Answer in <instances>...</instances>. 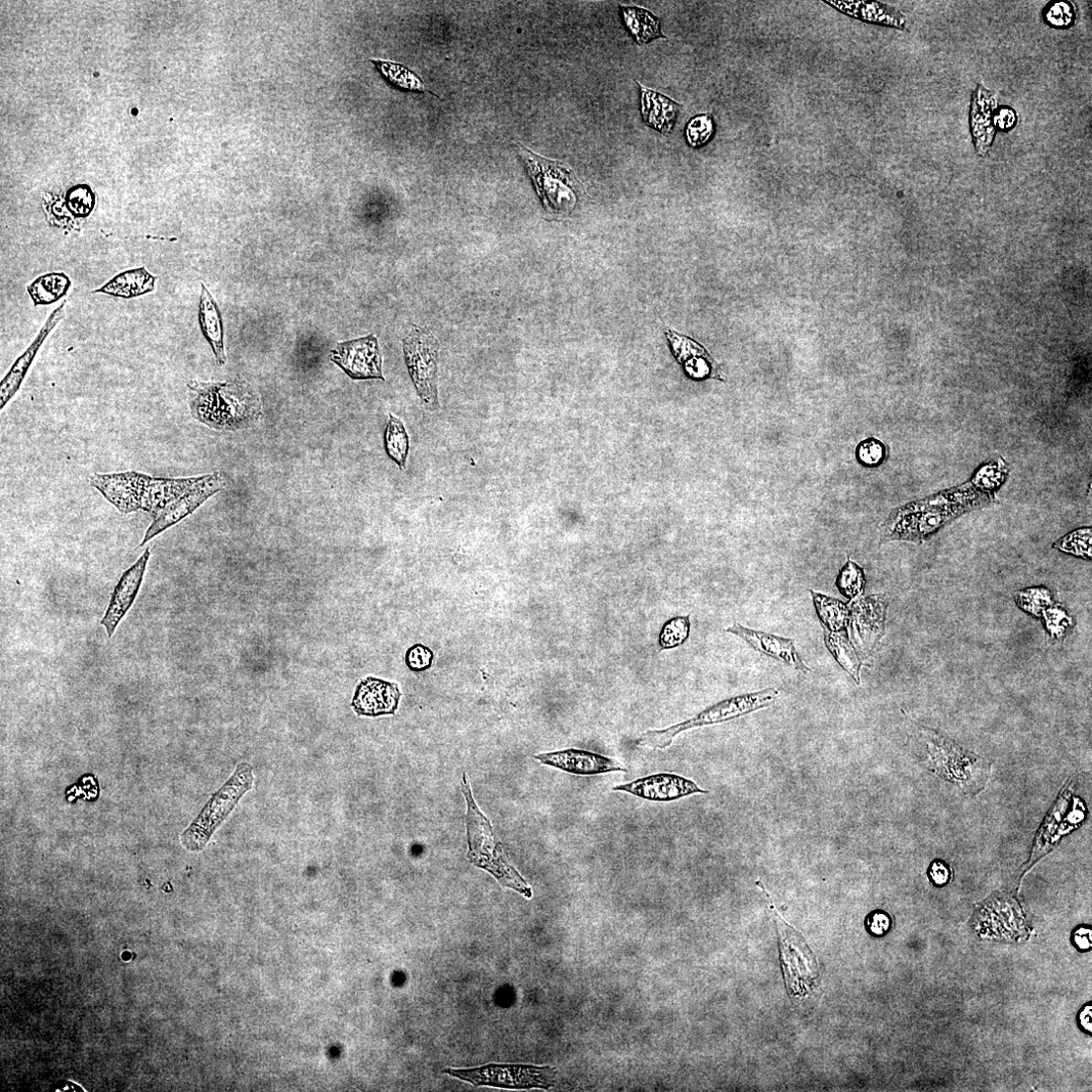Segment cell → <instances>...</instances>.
<instances>
[{"mask_svg": "<svg viewBox=\"0 0 1092 1092\" xmlns=\"http://www.w3.org/2000/svg\"><path fill=\"white\" fill-rule=\"evenodd\" d=\"M1010 468L997 458L979 465L968 482L904 505L905 523L917 542H925L960 516L990 505Z\"/></svg>", "mask_w": 1092, "mask_h": 1092, "instance_id": "cell-1", "label": "cell"}, {"mask_svg": "<svg viewBox=\"0 0 1092 1092\" xmlns=\"http://www.w3.org/2000/svg\"><path fill=\"white\" fill-rule=\"evenodd\" d=\"M209 476L169 478L126 471L95 473L90 482L121 513L143 510L156 518L170 504L205 483Z\"/></svg>", "mask_w": 1092, "mask_h": 1092, "instance_id": "cell-2", "label": "cell"}, {"mask_svg": "<svg viewBox=\"0 0 1092 1092\" xmlns=\"http://www.w3.org/2000/svg\"><path fill=\"white\" fill-rule=\"evenodd\" d=\"M188 386L193 417L210 428L237 431L250 427L262 415L259 396L243 380H192Z\"/></svg>", "mask_w": 1092, "mask_h": 1092, "instance_id": "cell-3", "label": "cell"}, {"mask_svg": "<svg viewBox=\"0 0 1092 1092\" xmlns=\"http://www.w3.org/2000/svg\"><path fill=\"white\" fill-rule=\"evenodd\" d=\"M462 791L467 805L466 836L469 862L475 867L488 871L502 886L532 898L534 896L532 887L507 861L494 835L490 820L476 805L465 772L462 774Z\"/></svg>", "mask_w": 1092, "mask_h": 1092, "instance_id": "cell-4", "label": "cell"}, {"mask_svg": "<svg viewBox=\"0 0 1092 1092\" xmlns=\"http://www.w3.org/2000/svg\"><path fill=\"white\" fill-rule=\"evenodd\" d=\"M780 691L767 688L762 691L742 694L725 699L710 707L694 717L678 724L658 730H648L640 735L637 744L652 750H665L672 746L676 735L686 730L733 720L752 713L768 709L777 703Z\"/></svg>", "mask_w": 1092, "mask_h": 1092, "instance_id": "cell-5", "label": "cell"}, {"mask_svg": "<svg viewBox=\"0 0 1092 1092\" xmlns=\"http://www.w3.org/2000/svg\"><path fill=\"white\" fill-rule=\"evenodd\" d=\"M253 767L249 763H240L230 779L210 798L181 835L182 846L189 852H202L243 797L253 789Z\"/></svg>", "mask_w": 1092, "mask_h": 1092, "instance_id": "cell-6", "label": "cell"}, {"mask_svg": "<svg viewBox=\"0 0 1092 1092\" xmlns=\"http://www.w3.org/2000/svg\"><path fill=\"white\" fill-rule=\"evenodd\" d=\"M537 193L549 215L569 214L578 203L579 182L573 170L560 161L546 159L518 145Z\"/></svg>", "mask_w": 1092, "mask_h": 1092, "instance_id": "cell-7", "label": "cell"}, {"mask_svg": "<svg viewBox=\"0 0 1092 1092\" xmlns=\"http://www.w3.org/2000/svg\"><path fill=\"white\" fill-rule=\"evenodd\" d=\"M929 767L966 793H978L988 777L986 762L966 752L935 732L924 731Z\"/></svg>", "mask_w": 1092, "mask_h": 1092, "instance_id": "cell-8", "label": "cell"}, {"mask_svg": "<svg viewBox=\"0 0 1092 1092\" xmlns=\"http://www.w3.org/2000/svg\"><path fill=\"white\" fill-rule=\"evenodd\" d=\"M406 365L425 407L440 409L437 390L440 343L427 328L415 327L404 339Z\"/></svg>", "mask_w": 1092, "mask_h": 1092, "instance_id": "cell-9", "label": "cell"}, {"mask_svg": "<svg viewBox=\"0 0 1092 1092\" xmlns=\"http://www.w3.org/2000/svg\"><path fill=\"white\" fill-rule=\"evenodd\" d=\"M445 1074L466 1081L475 1087L491 1086L505 1089H549L554 1086L556 1070L522 1064H489L470 1069H446Z\"/></svg>", "mask_w": 1092, "mask_h": 1092, "instance_id": "cell-10", "label": "cell"}, {"mask_svg": "<svg viewBox=\"0 0 1092 1092\" xmlns=\"http://www.w3.org/2000/svg\"><path fill=\"white\" fill-rule=\"evenodd\" d=\"M331 360L353 379L384 380L380 349L374 334L338 343Z\"/></svg>", "mask_w": 1092, "mask_h": 1092, "instance_id": "cell-11", "label": "cell"}, {"mask_svg": "<svg viewBox=\"0 0 1092 1092\" xmlns=\"http://www.w3.org/2000/svg\"><path fill=\"white\" fill-rule=\"evenodd\" d=\"M614 792L627 793L636 798L654 801L671 802L693 795H708V791L685 777L660 773L616 786Z\"/></svg>", "mask_w": 1092, "mask_h": 1092, "instance_id": "cell-12", "label": "cell"}, {"mask_svg": "<svg viewBox=\"0 0 1092 1092\" xmlns=\"http://www.w3.org/2000/svg\"><path fill=\"white\" fill-rule=\"evenodd\" d=\"M226 488V479L221 472L210 473L205 483L166 507L156 518L145 534L141 546L166 530L193 514L208 499Z\"/></svg>", "mask_w": 1092, "mask_h": 1092, "instance_id": "cell-13", "label": "cell"}, {"mask_svg": "<svg viewBox=\"0 0 1092 1092\" xmlns=\"http://www.w3.org/2000/svg\"><path fill=\"white\" fill-rule=\"evenodd\" d=\"M888 599L883 595L856 601L850 609L848 628L858 648L868 653L877 646L885 630Z\"/></svg>", "mask_w": 1092, "mask_h": 1092, "instance_id": "cell-14", "label": "cell"}, {"mask_svg": "<svg viewBox=\"0 0 1092 1092\" xmlns=\"http://www.w3.org/2000/svg\"><path fill=\"white\" fill-rule=\"evenodd\" d=\"M401 698L402 692L397 683L368 677L358 685L352 708L361 716L394 715Z\"/></svg>", "mask_w": 1092, "mask_h": 1092, "instance_id": "cell-15", "label": "cell"}, {"mask_svg": "<svg viewBox=\"0 0 1092 1092\" xmlns=\"http://www.w3.org/2000/svg\"><path fill=\"white\" fill-rule=\"evenodd\" d=\"M150 555V548H147L140 558L123 574L116 586L107 613L101 623L106 629L109 638L114 635L119 624L135 602L145 576Z\"/></svg>", "mask_w": 1092, "mask_h": 1092, "instance_id": "cell-16", "label": "cell"}, {"mask_svg": "<svg viewBox=\"0 0 1092 1092\" xmlns=\"http://www.w3.org/2000/svg\"><path fill=\"white\" fill-rule=\"evenodd\" d=\"M749 643L756 651L768 655V657L788 665L804 674L810 669L804 664L798 653L793 638H785L774 634L758 631L734 624L725 630Z\"/></svg>", "mask_w": 1092, "mask_h": 1092, "instance_id": "cell-17", "label": "cell"}, {"mask_svg": "<svg viewBox=\"0 0 1092 1092\" xmlns=\"http://www.w3.org/2000/svg\"><path fill=\"white\" fill-rule=\"evenodd\" d=\"M535 759L544 765L581 776L627 772V768L615 759L576 749L539 754Z\"/></svg>", "mask_w": 1092, "mask_h": 1092, "instance_id": "cell-18", "label": "cell"}, {"mask_svg": "<svg viewBox=\"0 0 1092 1092\" xmlns=\"http://www.w3.org/2000/svg\"><path fill=\"white\" fill-rule=\"evenodd\" d=\"M65 308L66 301L62 302L50 315L27 351L16 361L2 383H0V409L4 410L16 396L42 343L64 318Z\"/></svg>", "mask_w": 1092, "mask_h": 1092, "instance_id": "cell-19", "label": "cell"}, {"mask_svg": "<svg viewBox=\"0 0 1092 1092\" xmlns=\"http://www.w3.org/2000/svg\"><path fill=\"white\" fill-rule=\"evenodd\" d=\"M996 103L985 87L978 84L971 104L970 125L974 145L978 155L984 157L995 136Z\"/></svg>", "mask_w": 1092, "mask_h": 1092, "instance_id": "cell-20", "label": "cell"}, {"mask_svg": "<svg viewBox=\"0 0 1092 1092\" xmlns=\"http://www.w3.org/2000/svg\"><path fill=\"white\" fill-rule=\"evenodd\" d=\"M202 291L199 302V323L201 330L209 342L218 367L227 364L225 351V331L223 316L220 308L211 294L201 284Z\"/></svg>", "mask_w": 1092, "mask_h": 1092, "instance_id": "cell-21", "label": "cell"}, {"mask_svg": "<svg viewBox=\"0 0 1092 1092\" xmlns=\"http://www.w3.org/2000/svg\"><path fill=\"white\" fill-rule=\"evenodd\" d=\"M157 278L151 275L144 267L125 271L102 288L94 291V294H105L122 298L138 297L155 291Z\"/></svg>", "mask_w": 1092, "mask_h": 1092, "instance_id": "cell-22", "label": "cell"}, {"mask_svg": "<svg viewBox=\"0 0 1092 1092\" xmlns=\"http://www.w3.org/2000/svg\"><path fill=\"white\" fill-rule=\"evenodd\" d=\"M641 91V113L644 122L664 133H670L674 127L680 105L657 92L645 89L639 84Z\"/></svg>", "mask_w": 1092, "mask_h": 1092, "instance_id": "cell-23", "label": "cell"}, {"mask_svg": "<svg viewBox=\"0 0 1092 1092\" xmlns=\"http://www.w3.org/2000/svg\"><path fill=\"white\" fill-rule=\"evenodd\" d=\"M673 353L687 373L694 378H706L713 371L712 361L702 346L673 331L667 332Z\"/></svg>", "mask_w": 1092, "mask_h": 1092, "instance_id": "cell-24", "label": "cell"}, {"mask_svg": "<svg viewBox=\"0 0 1092 1092\" xmlns=\"http://www.w3.org/2000/svg\"><path fill=\"white\" fill-rule=\"evenodd\" d=\"M71 288V281L63 273H49L36 279L27 291L35 305H49L59 301Z\"/></svg>", "mask_w": 1092, "mask_h": 1092, "instance_id": "cell-25", "label": "cell"}, {"mask_svg": "<svg viewBox=\"0 0 1092 1092\" xmlns=\"http://www.w3.org/2000/svg\"><path fill=\"white\" fill-rule=\"evenodd\" d=\"M823 630L826 647L834 654V658L840 666L857 684H860L861 660L851 639H849L847 630L839 632Z\"/></svg>", "mask_w": 1092, "mask_h": 1092, "instance_id": "cell-26", "label": "cell"}, {"mask_svg": "<svg viewBox=\"0 0 1092 1092\" xmlns=\"http://www.w3.org/2000/svg\"><path fill=\"white\" fill-rule=\"evenodd\" d=\"M823 630L839 632L848 629L850 609L840 600L810 591Z\"/></svg>", "mask_w": 1092, "mask_h": 1092, "instance_id": "cell-27", "label": "cell"}, {"mask_svg": "<svg viewBox=\"0 0 1092 1092\" xmlns=\"http://www.w3.org/2000/svg\"><path fill=\"white\" fill-rule=\"evenodd\" d=\"M621 10L627 28L639 45L665 37L661 32L659 19L648 11L636 7H621Z\"/></svg>", "mask_w": 1092, "mask_h": 1092, "instance_id": "cell-28", "label": "cell"}, {"mask_svg": "<svg viewBox=\"0 0 1092 1092\" xmlns=\"http://www.w3.org/2000/svg\"><path fill=\"white\" fill-rule=\"evenodd\" d=\"M383 442L387 457L400 469H405L410 451L409 434L403 421L395 415L389 414L388 416Z\"/></svg>", "mask_w": 1092, "mask_h": 1092, "instance_id": "cell-29", "label": "cell"}, {"mask_svg": "<svg viewBox=\"0 0 1092 1092\" xmlns=\"http://www.w3.org/2000/svg\"><path fill=\"white\" fill-rule=\"evenodd\" d=\"M1053 548L1077 557L1091 560L1092 530L1081 528L1063 537L1053 544Z\"/></svg>", "mask_w": 1092, "mask_h": 1092, "instance_id": "cell-30", "label": "cell"}, {"mask_svg": "<svg viewBox=\"0 0 1092 1092\" xmlns=\"http://www.w3.org/2000/svg\"><path fill=\"white\" fill-rule=\"evenodd\" d=\"M836 586L841 594L848 599L852 600L859 597L866 586V578L862 567L849 559L839 573Z\"/></svg>", "mask_w": 1092, "mask_h": 1092, "instance_id": "cell-31", "label": "cell"}, {"mask_svg": "<svg viewBox=\"0 0 1092 1092\" xmlns=\"http://www.w3.org/2000/svg\"><path fill=\"white\" fill-rule=\"evenodd\" d=\"M715 130L712 115L703 114L692 118L685 128L687 143L693 148H701L709 143Z\"/></svg>", "mask_w": 1092, "mask_h": 1092, "instance_id": "cell-32", "label": "cell"}, {"mask_svg": "<svg viewBox=\"0 0 1092 1092\" xmlns=\"http://www.w3.org/2000/svg\"><path fill=\"white\" fill-rule=\"evenodd\" d=\"M1017 605L1035 618H1041L1044 611L1052 605L1050 590L1037 587L1022 590L1015 594Z\"/></svg>", "mask_w": 1092, "mask_h": 1092, "instance_id": "cell-33", "label": "cell"}, {"mask_svg": "<svg viewBox=\"0 0 1092 1092\" xmlns=\"http://www.w3.org/2000/svg\"><path fill=\"white\" fill-rule=\"evenodd\" d=\"M386 78L406 90L426 92V87L412 71L401 65L382 60H373Z\"/></svg>", "mask_w": 1092, "mask_h": 1092, "instance_id": "cell-34", "label": "cell"}, {"mask_svg": "<svg viewBox=\"0 0 1092 1092\" xmlns=\"http://www.w3.org/2000/svg\"><path fill=\"white\" fill-rule=\"evenodd\" d=\"M689 616L676 617L668 621L659 635V644L662 649H672L683 645L690 635Z\"/></svg>", "mask_w": 1092, "mask_h": 1092, "instance_id": "cell-35", "label": "cell"}, {"mask_svg": "<svg viewBox=\"0 0 1092 1092\" xmlns=\"http://www.w3.org/2000/svg\"><path fill=\"white\" fill-rule=\"evenodd\" d=\"M886 446L882 441L874 439V437L861 442L856 449V459L864 467H879L886 461Z\"/></svg>", "mask_w": 1092, "mask_h": 1092, "instance_id": "cell-36", "label": "cell"}, {"mask_svg": "<svg viewBox=\"0 0 1092 1092\" xmlns=\"http://www.w3.org/2000/svg\"><path fill=\"white\" fill-rule=\"evenodd\" d=\"M1075 18L1074 7L1068 2L1050 3L1043 10L1044 22L1052 28L1068 29L1074 25Z\"/></svg>", "mask_w": 1092, "mask_h": 1092, "instance_id": "cell-37", "label": "cell"}, {"mask_svg": "<svg viewBox=\"0 0 1092 1092\" xmlns=\"http://www.w3.org/2000/svg\"><path fill=\"white\" fill-rule=\"evenodd\" d=\"M67 205L70 211L76 216L89 215L95 207V195L90 187L77 186L67 194Z\"/></svg>", "mask_w": 1092, "mask_h": 1092, "instance_id": "cell-38", "label": "cell"}, {"mask_svg": "<svg viewBox=\"0 0 1092 1092\" xmlns=\"http://www.w3.org/2000/svg\"><path fill=\"white\" fill-rule=\"evenodd\" d=\"M1042 617L1045 627L1054 637H1062L1072 626V619L1067 615L1062 606L1048 607Z\"/></svg>", "mask_w": 1092, "mask_h": 1092, "instance_id": "cell-39", "label": "cell"}, {"mask_svg": "<svg viewBox=\"0 0 1092 1092\" xmlns=\"http://www.w3.org/2000/svg\"><path fill=\"white\" fill-rule=\"evenodd\" d=\"M434 661L433 651L420 643L411 646L405 655L407 668L414 673H421L431 669Z\"/></svg>", "mask_w": 1092, "mask_h": 1092, "instance_id": "cell-40", "label": "cell"}, {"mask_svg": "<svg viewBox=\"0 0 1092 1092\" xmlns=\"http://www.w3.org/2000/svg\"><path fill=\"white\" fill-rule=\"evenodd\" d=\"M892 925L890 914L882 909L873 910L865 919L866 931L873 937H884L890 932Z\"/></svg>", "mask_w": 1092, "mask_h": 1092, "instance_id": "cell-41", "label": "cell"}, {"mask_svg": "<svg viewBox=\"0 0 1092 1092\" xmlns=\"http://www.w3.org/2000/svg\"><path fill=\"white\" fill-rule=\"evenodd\" d=\"M930 880L939 887L945 886L950 882V870L945 863L933 862L929 870Z\"/></svg>", "mask_w": 1092, "mask_h": 1092, "instance_id": "cell-42", "label": "cell"}, {"mask_svg": "<svg viewBox=\"0 0 1092 1092\" xmlns=\"http://www.w3.org/2000/svg\"><path fill=\"white\" fill-rule=\"evenodd\" d=\"M1071 941L1079 952H1087L1092 946V931L1087 926H1079L1074 930Z\"/></svg>", "mask_w": 1092, "mask_h": 1092, "instance_id": "cell-43", "label": "cell"}, {"mask_svg": "<svg viewBox=\"0 0 1092 1092\" xmlns=\"http://www.w3.org/2000/svg\"><path fill=\"white\" fill-rule=\"evenodd\" d=\"M995 117V124L1001 130H1009L1017 124V114L1007 107H1002Z\"/></svg>", "mask_w": 1092, "mask_h": 1092, "instance_id": "cell-44", "label": "cell"}, {"mask_svg": "<svg viewBox=\"0 0 1092 1092\" xmlns=\"http://www.w3.org/2000/svg\"><path fill=\"white\" fill-rule=\"evenodd\" d=\"M1091 1016H1092L1091 1006H1090V1004H1086V1006L1079 1012L1078 1017H1077V1022H1078L1079 1028H1081L1085 1033H1089V1034H1091V1032H1092Z\"/></svg>", "mask_w": 1092, "mask_h": 1092, "instance_id": "cell-45", "label": "cell"}]
</instances>
